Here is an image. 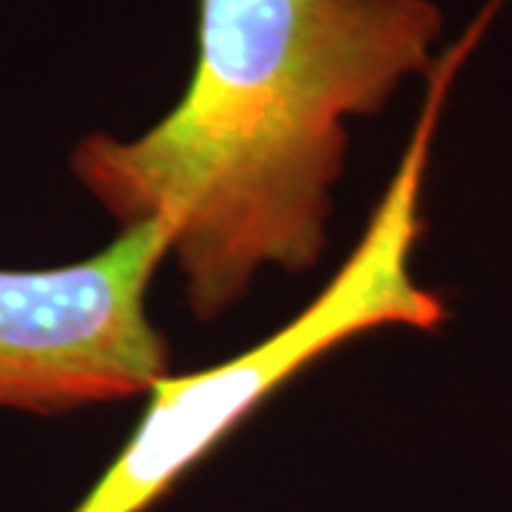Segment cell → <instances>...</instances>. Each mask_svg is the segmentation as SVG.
<instances>
[{
  "label": "cell",
  "mask_w": 512,
  "mask_h": 512,
  "mask_svg": "<svg viewBox=\"0 0 512 512\" xmlns=\"http://www.w3.org/2000/svg\"><path fill=\"white\" fill-rule=\"evenodd\" d=\"M441 32L433 0H197L180 100L131 140L83 137L74 177L123 228L163 225L211 322L262 268L319 262L348 123L427 80Z\"/></svg>",
  "instance_id": "cell-1"
},
{
  "label": "cell",
  "mask_w": 512,
  "mask_h": 512,
  "mask_svg": "<svg viewBox=\"0 0 512 512\" xmlns=\"http://www.w3.org/2000/svg\"><path fill=\"white\" fill-rule=\"evenodd\" d=\"M498 15L481 6L476 20L450 43L427 74V94L365 234L311 305L285 328L222 365L191 376H168L151 387L148 407L72 512H146L197 467L242 421L299 370L367 330H439L447 305L413 274V251L424 237V185L441 114L461 66Z\"/></svg>",
  "instance_id": "cell-2"
},
{
  "label": "cell",
  "mask_w": 512,
  "mask_h": 512,
  "mask_svg": "<svg viewBox=\"0 0 512 512\" xmlns=\"http://www.w3.org/2000/svg\"><path fill=\"white\" fill-rule=\"evenodd\" d=\"M165 256V228L146 222L83 262L0 268V410L60 416L168 379L171 350L146 305Z\"/></svg>",
  "instance_id": "cell-3"
}]
</instances>
